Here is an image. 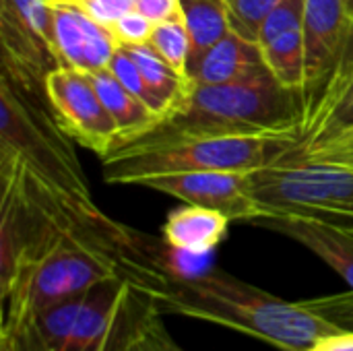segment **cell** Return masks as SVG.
<instances>
[{"label":"cell","mask_w":353,"mask_h":351,"mask_svg":"<svg viewBox=\"0 0 353 351\" xmlns=\"http://www.w3.org/2000/svg\"><path fill=\"white\" fill-rule=\"evenodd\" d=\"M52 2L54 0H2L0 6H6L19 17V21L33 33V37L52 54ZM56 66V62H54Z\"/></svg>","instance_id":"obj_20"},{"label":"cell","mask_w":353,"mask_h":351,"mask_svg":"<svg viewBox=\"0 0 353 351\" xmlns=\"http://www.w3.org/2000/svg\"><path fill=\"white\" fill-rule=\"evenodd\" d=\"M110 72L128 89V91H132L141 101H145L151 110H155L157 114H161L163 118H165V114H163V110H161V106L157 103V99H155V95L151 93V89H149V85H147V81H145V77H143V72H141V68L137 66V62L132 60V56L128 54V50L126 48H122V46H118V50L114 52V56H112V60H110Z\"/></svg>","instance_id":"obj_22"},{"label":"cell","mask_w":353,"mask_h":351,"mask_svg":"<svg viewBox=\"0 0 353 351\" xmlns=\"http://www.w3.org/2000/svg\"><path fill=\"white\" fill-rule=\"evenodd\" d=\"M157 269L161 267L141 257L132 232H122L110 219H72L2 290V325L23 327L43 308L99 281L128 277L130 283H139Z\"/></svg>","instance_id":"obj_2"},{"label":"cell","mask_w":353,"mask_h":351,"mask_svg":"<svg viewBox=\"0 0 353 351\" xmlns=\"http://www.w3.org/2000/svg\"><path fill=\"white\" fill-rule=\"evenodd\" d=\"M265 66L271 74L288 89L302 93L306 83V54H304V31L302 25L294 27L269 43L261 46Z\"/></svg>","instance_id":"obj_18"},{"label":"cell","mask_w":353,"mask_h":351,"mask_svg":"<svg viewBox=\"0 0 353 351\" xmlns=\"http://www.w3.org/2000/svg\"><path fill=\"white\" fill-rule=\"evenodd\" d=\"M74 2H77V4H81V6H83V4H87V2H91V0H74Z\"/></svg>","instance_id":"obj_31"},{"label":"cell","mask_w":353,"mask_h":351,"mask_svg":"<svg viewBox=\"0 0 353 351\" xmlns=\"http://www.w3.org/2000/svg\"><path fill=\"white\" fill-rule=\"evenodd\" d=\"M310 351H331V350H329V348H327V345H325V343L321 341L319 345H314V348H312V350H310Z\"/></svg>","instance_id":"obj_30"},{"label":"cell","mask_w":353,"mask_h":351,"mask_svg":"<svg viewBox=\"0 0 353 351\" xmlns=\"http://www.w3.org/2000/svg\"><path fill=\"white\" fill-rule=\"evenodd\" d=\"M281 2L283 0H230L232 31H236L238 35H242L250 41H256L265 19Z\"/></svg>","instance_id":"obj_21"},{"label":"cell","mask_w":353,"mask_h":351,"mask_svg":"<svg viewBox=\"0 0 353 351\" xmlns=\"http://www.w3.org/2000/svg\"><path fill=\"white\" fill-rule=\"evenodd\" d=\"M300 93L283 87L271 70L263 66L238 81L194 85L174 112L137 141L246 134L300 137Z\"/></svg>","instance_id":"obj_3"},{"label":"cell","mask_w":353,"mask_h":351,"mask_svg":"<svg viewBox=\"0 0 353 351\" xmlns=\"http://www.w3.org/2000/svg\"><path fill=\"white\" fill-rule=\"evenodd\" d=\"M139 323L153 351H186L172 339L168 329L161 325V314L143 296H141V306H139Z\"/></svg>","instance_id":"obj_26"},{"label":"cell","mask_w":353,"mask_h":351,"mask_svg":"<svg viewBox=\"0 0 353 351\" xmlns=\"http://www.w3.org/2000/svg\"><path fill=\"white\" fill-rule=\"evenodd\" d=\"M134 8L153 23H161L180 12L178 0H134Z\"/></svg>","instance_id":"obj_28"},{"label":"cell","mask_w":353,"mask_h":351,"mask_svg":"<svg viewBox=\"0 0 353 351\" xmlns=\"http://www.w3.org/2000/svg\"><path fill=\"white\" fill-rule=\"evenodd\" d=\"M304 4H306V0H283L265 19L263 27L259 31L256 43L259 46H265L271 39L279 37L281 33H285V31H290L294 27H300L304 23Z\"/></svg>","instance_id":"obj_24"},{"label":"cell","mask_w":353,"mask_h":351,"mask_svg":"<svg viewBox=\"0 0 353 351\" xmlns=\"http://www.w3.org/2000/svg\"><path fill=\"white\" fill-rule=\"evenodd\" d=\"M261 217H314L353 223V166L279 161L250 174Z\"/></svg>","instance_id":"obj_7"},{"label":"cell","mask_w":353,"mask_h":351,"mask_svg":"<svg viewBox=\"0 0 353 351\" xmlns=\"http://www.w3.org/2000/svg\"><path fill=\"white\" fill-rule=\"evenodd\" d=\"M178 2L192 43L190 60L201 56L205 50L215 46L232 31L228 0H178Z\"/></svg>","instance_id":"obj_17"},{"label":"cell","mask_w":353,"mask_h":351,"mask_svg":"<svg viewBox=\"0 0 353 351\" xmlns=\"http://www.w3.org/2000/svg\"><path fill=\"white\" fill-rule=\"evenodd\" d=\"M149 46L182 77H190L188 74V64H190V56H192V43H190V35L186 29V23L182 19V12H176L174 17L155 23L151 37H149Z\"/></svg>","instance_id":"obj_19"},{"label":"cell","mask_w":353,"mask_h":351,"mask_svg":"<svg viewBox=\"0 0 353 351\" xmlns=\"http://www.w3.org/2000/svg\"><path fill=\"white\" fill-rule=\"evenodd\" d=\"M159 314H176L234 329L279 351H310L353 331V292L288 302L221 269L186 275L163 269L132 285Z\"/></svg>","instance_id":"obj_1"},{"label":"cell","mask_w":353,"mask_h":351,"mask_svg":"<svg viewBox=\"0 0 353 351\" xmlns=\"http://www.w3.org/2000/svg\"><path fill=\"white\" fill-rule=\"evenodd\" d=\"M323 343L331 351H353V331L335 335V337H329Z\"/></svg>","instance_id":"obj_29"},{"label":"cell","mask_w":353,"mask_h":351,"mask_svg":"<svg viewBox=\"0 0 353 351\" xmlns=\"http://www.w3.org/2000/svg\"><path fill=\"white\" fill-rule=\"evenodd\" d=\"M300 145L298 134L180 137L168 141H132L114 149L103 163L110 184H130L147 176L176 172L252 174L279 163Z\"/></svg>","instance_id":"obj_5"},{"label":"cell","mask_w":353,"mask_h":351,"mask_svg":"<svg viewBox=\"0 0 353 351\" xmlns=\"http://www.w3.org/2000/svg\"><path fill=\"white\" fill-rule=\"evenodd\" d=\"M353 128V31L333 68L302 95L300 145L314 147Z\"/></svg>","instance_id":"obj_10"},{"label":"cell","mask_w":353,"mask_h":351,"mask_svg":"<svg viewBox=\"0 0 353 351\" xmlns=\"http://www.w3.org/2000/svg\"><path fill=\"white\" fill-rule=\"evenodd\" d=\"M116 50L118 41L110 29L81 4L74 0L52 2V54L56 66L91 74L108 68Z\"/></svg>","instance_id":"obj_11"},{"label":"cell","mask_w":353,"mask_h":351,"mask_svg":"<svg viewBox=\"0 0 353 351\" xmlns=\"http://www.w3.org/2000/svg\"><path fill=\"white\" fill-rule=\"evenodd\" d=\"M153 25H155L153 21H149L137 8H132L122 17H118L114 23H110L108 29L118 41V46H141V43H149Z\"/></svg>","instance_id":"obj_25"},{"label":"cell","mask_w":353,"mask_h":351,"mask_svg":"<svg viewBox=\"0 0 353 351\" xmlns=\"http://www.w3.org/2000/svg\"><path fill=\"white\" fill-rule=\"evenodd\" d=\"M263 66L265 58L261 46L230 31L215 46L190 60L188 74L194 85H221L238 81Z\"/></svg>","instance_id":"obj_15"},{"label":"cell","mask_w":353,"mask_h":351,"mask_svg":"<svg viewBox=\"0 0 353 351\" xmlns=\"http://www.w3.org/2000/svg\"><path fill=\"white\" fill-rule=\"evenodd\" d=\"M250 225L302 244L341 275L353 292V223L314 217H259Z\"/></svg>","instance_id":"obj_13"},{"label":"cell","mask_w":353,"mask_h":351,"mask_svg":"<svg viewBox=\"0 0 353 351\" xmlns=\"http://www.w3.org/2000/svg\"><path fill=\"white\" fill-rule=\"evenodd\" d=\"M134 186L170 194L186 205H199L225 213L232 221L252 223L261 209L250 190V174L234 172H176L147 176Z\"/></svg>","instance_id":"obj_9"},{"label":"cell","mask_w":353,"mask_h":351,"mask_svg":"<svg viewBox=\"0 0 353 351\" xmlns=\"http://www.w3.org/2000/svg\"><path fill=\"white\" fill-rule=\"evenodd\" d=\"M347 4H350V8H352V12H353V0H347Z\"/></svg>","instance_id":"obj_32"},{"label":"cell","mask_w":353,"mask_h":351,"mask_svg":"<svg viewBox=\"0 0 353 351\" xmlns=\"http://www.w3.org/2000/svg\"><path fill=\"white\" fill-rule=\"evenodd\" d=\"M232 219L215 209L186 205L174 209L161 225L163 244L186 257H205L213 252L228 236Z\"/></svg>","instance_id":"obj_14"},{"label":"cell","mask_w":353,"mask_h":351,"mask_svg":"<svg viewBox=\"0 0 353 351\" xmlns=\"http://www.w3.org/2000/svg\"><path fill=\"white\" fill-rule=\"evenodd\" d=\"M304 54L308 93L337 62L353 31V12L347 0H306L304 4Z\"/></svg>","instance_id":"obj_12"},{"label":"cell","mask_w":353,"mask_h":351,"mask_svg":"<svg viewBox=\"0 0 353 351\" xmlns=\"http://www.w3.org/2000/svg\"><path fill=\"white\" fill-rule=\"evenodd\" d=\"M134 296L128 277H112L43 308L27 325L12 329L37 351H112Z\"/></svg>","instance_id":"obj_6"},{"label":"cell","mask_w":353,"mask_h":351,"mask_svg":"<svg viewBox=\"0 0 353 351\" xmlns=\"http://www.w3.org/2000/svg\"><path fill=\"white\" fill-rule=\"evenodd\" d=\"M228 2H230V0H228Z\"/></svg>","instance_id":"obj_33"},{"label":"cell","mask_w":353,"mask_h":351,"mask_svg":"<svg viewBox=\"0 0 353 351\" xmlns=\"http://www.w3.org/2000/svg\"><path fill=\"white\" fill-rule=\"evenodd\" d=\"M66 137L56 120L29 99V91L2 74L0 163L23 168L72 213L91 221H103L105 217L91 199L87 176Z\"/></svg>","instance_id":"obj_4"},{"label":"cell","mask_w":353,"mask_h":351,"mask_svg":"<svg viewBox=\"0 0 353 351\" xmlns=\"http://www.w3.org/2000/svg\"><path fill=\"white\" fill-rule=\"evenodd\" d=\"M139 306H141V296H134V302L130 306V312L124 321V327L114 343L112 351H153V348L149 345L143 327L139 323Z\"/></svg>","instance_id":"obj_27"},{"label":"cell","mask_w":353,"mask_h":351,"mask_svg":"<svg viewBox=\"0 0 353 351\" xmlns=\"http://www.w3.org/2000/svg\"><path fill=\"white\" fill-rule=\"evenodd\" d=\"M283 161H335L353 166V128L343 130L314 147L290 151Z\"/></svg>","instance_id":"obj_23"},{"label":"cell","mask_w":353,"mask_h":351,"mask_svg":"<svg viewBox=\"0 0 353 351\" xmlns=\"http://www.w3.org/2000/svg\"><path fill=\"white\" fill-rule=\"evenodd\" d=\"M103 106L108 108L112 120L118 126V134H120V145H126L130 141L141 139L143 134L151 132L161 120L163 116L157 114L155 110H151L145 101H141L132 91H128L112 72L110 68L97 70L89 74ZM116 147V149H118Z\"/></svg>","instance_id":"obj_16"},{"label":"cell","mask_w":353,"mask_h":351,"mask_svg":"<svg viewBox=\"0 0 353 351\" xmlns=\"http://www.w3.org/2000/svg\"><path fill=\"white\" fill-rule=\"evenodd\" d=\"M43 95L56 124L68 139L105 159L120 143L118 126L87 72L54 66L43 79Z\"/></svg>","instance_id":"obj_8"}]
</instances>
